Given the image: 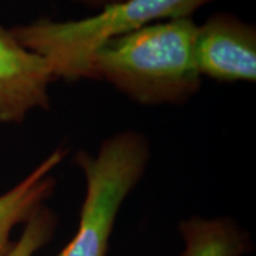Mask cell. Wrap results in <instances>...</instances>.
<instances>
[{
  "label": "cell",
  "mask_w": 256,
  "mask_h": 256,
  "mask_svg": "<svg viewBox=\"0 0 256 256\" xmlns=\"http://www.w3.org/2000/svg\"><path fill=\"white\" fill-rule=\"evenodd\" d=\"M148 160V140L137 131L104 140L96 156L87 151L77 154L86 196L74 238L56 256H106L121 205L142 178Z\"/></svg>",
  "instance_id": "3"
},
{
  "label": "cell",
  "mask_w": 256,
  "mask_h": 256,
  "mask_svg": "<svg viewBox=\"0 0 256 256\" xmlns=\"http://www.w3.org/2000/svg\"><path fill=\"white\" fill-rule=\"evenodd\" d=\"M185 248L181 256H242L250 246L248 234L230 218L194 216L180 225Z\"/></svg>",
  "instance_id": "7"
},
{
  "label": "cell",
  "mask_w": 256,
  "mask_h": 256,
  "mask_svg": "<svg viewBox=\"0 0 256 256\" xmlns=\"http://www.w3.org/2000/svg\"><path fill=\"white\" fill-rule=\"evenodd\" d=\"M76 2H80V3H84L87 6H92V8L104 6V0H76Z\"/></svg>",
  "instance_id": "9"
},
{
  "label": "cell",
  "mask_w": 256,
  "mask_h": 256,
  "mask_svg": "<svg viewBox=\"0 0 256 256\" xmlns=\"http://www.w3.org/2000/svg\"><path fill=\"white\" fill-rule=\"evenodd\" d=\"M110 2H120V0H104V4L106 3H110Z\"/></svg>",
  "instance_id": "10"
},
{
  "label": "cell",
  "mask_w": 256,
  "mask_h": 256,
  "mask_svg": "<svg viewBox=\"0 0 256 256\" xmlns=\"http://www.w3.org/2000/svg\"><path fill=\"white\" fill-rule=\"evenodd\" d=\"M66 154L64 148L54 150L24 180L0 195V256H8L14 244L10 239L13 229L26 224L53 194V171L63 162Z\"/></svg>",
  "instance_id": "6"
},
{
  "label": "cell",
  "mask_w": 256,
  "mask_h": 256,
  "mask_svg": "<svg viewBox=\"0 0 256 256\" xmlns=\"http://www.w3.org/2000/svg\"><path fill=\"white\" fill-rule=\"evenodd\" d=\"M214 0H120L102 6L98 14L80 20L48 18L13 28L23 46L44 57L56 78H87L92 54L111 38L124 36L151 23L191 14Z\"/></svg>",
  "instance_id": "2"
},
{
  "label": "cell",
  "mask_w": 256,
  "mask_h": 256,
  "mask_svg": "<svg viewBox=\"0 0 256 256\" xmlns=\"http://www.w3.org/2000/svg\"><path fill=\"white\" fill-rule=\"evenodd\" d=\"M56 78L44 57L28 50L0 26V121L22 122L34 108H47Z\"/></svg>",
  "instance_id": "5"
},
{
  "label": "cell",
  "mask_w": 256,
  "mask_h": 256,
  "mask_svg": "<svg viewBox=\"0 0 256 256\" xmlns=\"http://www.w3.org/2000/svg\"><path fill=\"white\" fill-rule=\"evenodd\" d=\"M194 57L201 76L218 82H255L256 28L220 13L196 26Z\"/></svg>",
  "instance_id": "4"
},
{
  "label": "cell",
  "mask_w": 256,
  "mask_h": 256,
  "mask_svg": "<svg viewBox=\"0 0 256 256\" xmlns=\"http://www.w3.org/2000/svg\"><path fill=\"white\" fill-rule=\"evenodd\" d=\"M56 226V215L46 208V205H43L24 224L23 234L13 244L8 256H34L42 248L52 240Z\"/></svg>",
  "instance_id": "8"
},
{
  "label": "cell",
  "mask_w": 256,
  "mask_h": 256,
  "mask_svg": "<svg viewBox=\"0 0 256 256\" xmlns=\"http://www.w3.org/2000/svg\"><path fill=\"white\" fill-rule=\"evenodd\" d=\"M191 18L156 22L111 38L92 54L87 78H102L146 106L180 104L201 87Z\"/></svg>",
  "instance_id": "1"
}]
</instances>
